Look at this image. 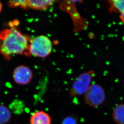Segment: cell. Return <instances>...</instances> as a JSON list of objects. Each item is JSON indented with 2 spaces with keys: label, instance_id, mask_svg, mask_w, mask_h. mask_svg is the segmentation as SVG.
I'll return each mask as SVG.
<instances>
[{
  "label": "cell",
  "instance_id": "6da1fadb",
  "mask_svg": "<svg viewBox=\"0 0 124 124\" xmlns=\"http://www.w3.org/2000/svg\"><path fill=\"white\" fill-rule=\"evenodd\" d=\"M19 22L14 20L9 23V27L0 32V53L7 61L15 55H29L30 39L29 35L21 32Z\"/></svg>",
  "mask_w": 124,
  "mask_h": 124
},
{
  "label": "cell",
  "instance_id": "7a4b0ae2",
  "mask_svg": "<svg viewBox=\"0 0 124 124\" xmlns=\"http://www.w3.org/2000/svg\"><path fill=\"white\" fill-rule=\"evenodd\" d=\"M52 50L53 44L49 38L45 35H39L30 40L29 55L45 58L51 53Z\"/></svg>",
  "mask_w": 124,
  "mask_h": 124
},
{
  "label": "cell",
  "instance_id": "3957f363",
  "mask_svg": "<svg viewBox=\"0 0 124 124\" xmlns=\"http://www.w3.org/2000/svg\"><path fill=\"white\" fill-rule=\"evenodd\" d=\"M95 71L90 70L79 75L73 83L70 90L71 96L84 94L90 87Z\"/></svg>",
  "mask_w": 124,
  "mask_h": 124
},
{
  "label": "cell",
  "instance_id": "277c9868",
  "mask_svg": "<svg viewBox=\"0 0 124 124\" xmlns=\"http://www.w3.org/2000/svg\"><path fill=\"white\" fill-rule=\"evenodd\" d=\"M105 93L103 88L98 84H92L84 94L85 102L91 107H99L105 100Z\"/></svg>",
  "mask_w": 124,
  "mask_h": 124
},
{
  "label": "cell",
  "instance_id": "5b68a950",
  "mask_svg": "<svg viewBox=\"0 0 124 124\" xmlns=\"http://www.w3.org/2000/svg\"><path fill=\"white\" fill-rule=\"evenodd\" d=\"M13 77L15 82L17 84L25 85L30 82L33 78V73L29 67L21 65L14 69Z\"/></svg>",
  "mask_w": 124,
  "mask_h": 124
},
{
  "label": "cell",
  "instance_id": "8992f818",
  "mask_svg": "<svg viewBox=\"0 0 124 124\" xmlns=\"http://www.w3.org/2000/svg\"><path fill=\"white\" fill-rule=\"evenodd\" d=\"M70 2L71 7V1H70ZM61 7L62 8V9L65 10V11L69 13L71 16L72 19L74 22L75 30L76 31H79L84 29L86 27V23L85 20L81 17L75 8V9H73L74 7L73 8V7H72V10H71L64 2L62 3Z\"/></svg>",
  "mask_w": 124,
  "mask_h": 124
},
{
  "label": "cell",
  "instance_id": "52a82bcc",
  "mask_svg": "<svg viewBox=\"0 0 124 124\" xmlns=\"http://www.w3.org/2000/svg\"><path fill=\"white\" fill-rule=\"evenodd\" d=\"M51 118L47 112L43 110L36 111L30 118V124H51Z\"/></svg>",
  "mask_w": 124,
  "mask_h": 124
},
{
  "label": "cell",
  "instance_id": "ba28073f",
  "mask_svg": "<svg viewBox=\"0 0 124 124\" xmlns=\"http://www.w3.org/2000/svg\"><path fill=\"white\" fill-rule=\"evenodd\" d=\"M54 0H27L28 8L37 10H45L53 6Z\"/></svg>",
  "mask_w": 124,
  "mask_h": 124
},
{
  "label": "cell",
  "instance_id": "9c48e42d",
  "mask_svg": "<svg viewBox=\"0 0 124 124\" xmlns=\"http://www.w3.org/2000/svg\"><path fill=\"white\" fill-rule=\"evenodd\" d=\"M110 11L119 13L120 18L124 25V0H109Z\"/></svg>",
  "mask_w": 124,
  "mask_h": 124
},
{
  "label": "cell",
  "instance_id": "30bf717a",
  "mask_svg": "<svg viewBox=\"0 0 124 124\" xmlns=\"http://www.w3.org/2000/svg\"><path fill=\"white\" fill-rule=\"evenodd\" d=\"M114 120L117 124H124V104L117 106L112 113Z\"/></svg>",
  "mask_w": 124,
  "mask_h": 124
},
{
  "label": "cell",
  "instance_id": "8fae6325",
  "mask_svg": "<svg viewBox=\"0 0 124 124\" xmlns=\"http://www.w3.org/2000/svg\"><path fill=\"white\" fill-rule=\"evenodd\" d=\"M12 116L11 110L5 105H0V124H6Z\"/></svg>",
  "mask_w": 124,
  "mask_h": 124
},
{
  "label": "cell",
  "instance_id": "7c38bea8",
  "mask_svg": "<svg viewBox=\"0 0 124 124\" xmlns=\"http://www.w3.org/2000/svg\"><path fill=\"white\" fill-rule=\"evenodd\" d=\"M8 6L10 8H16L19 7L23 9L28 8L27 0H10L7 2Z\"/></svg>",
  "mask_w": 124,
  "mask_h": 124
},
{
  "label": "cell",
  "instance_id": "4fadbf2b",
  "mask_svg": "<svg viewBox=\"0 0 124 124\" xmlns=\"http://www.w3.org/2000/svg\"><path fill=\"white\" fill-rule=\"evenodd\" d=\"M2 3H1V2L0 1V13L1 12V11L2 10Z\"/></svg>",
  "mask_w": 124,
  "mask_h": 124
}]
</instances>
